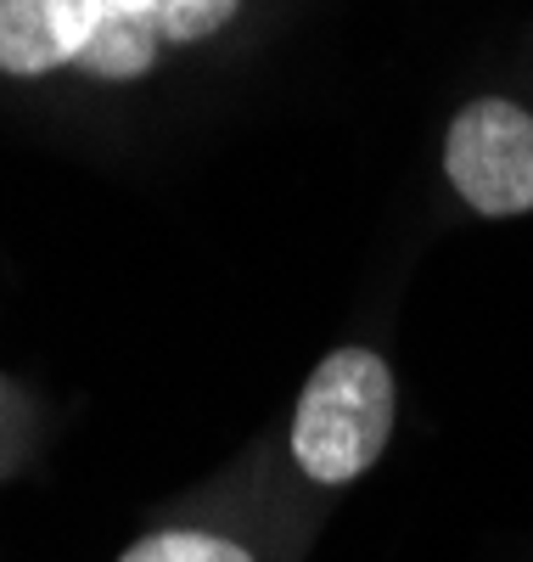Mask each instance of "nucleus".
<instances>
[{
	"label": "nucleus",
	"instance_id": "nucleus-6",
	"mask_svg": "<svg viewBox=\"0 0 533 562\" xmlns=\"http://www.w3.org/2000/svg\"><path fill=\"white\" fill-rule=\"evenodd\" d=\"M236 12H241V0H158V29H163L169 52H185V45L225 34Z\"/></svg>",
	"mask_w": 533,
	"mask_h": 562
},
{
	"label": "nucleus",
	"instance_id": "nucleus-4",
	"mask_svg": "<svg viewBox=\"0 0 533 562\" xmlns=\"http://www.w3.org/2000/svg\"><path fill=\"white\" fill-rule=\"evenodd\" d=\"M163 52L169 45L158 29V0H102V23L73 74H84L90 85H135L158 68Z\"/></svg>",
	"mask_w": 533,
	"mask_h": 562
},
{
	"label": "nucleus",
	"instance_id": "nucleus-1",
	"mask_svg": "<svg viewBox=\"0 0 533 562\" xmlns=\"http://www.w3.org/2000/svg\"><path fill=\"white\" fill-rule=\"evenodd\" d=\"M399 416V383L376 349H331L293 405V461L309 484H354L382 461Z\"/></svg>",
	"mask_w": 533,
	"mask_h": 562
},
{
	"label": "nucleus",
	"instance_id": "nucleus-5",
	"mask_svg": "<svg viewBox=\"0 0 533 562\" xmlns=\"http://www.w3.org/2000/svg\"><path fill=\"white\" fill-rule=\"evenodd\" d=\"M118 562H259L248 546H236L230 535H208V529H158L140 535Z\"/></svg>",
	"mask_w": 533,
	"mask_h": 562
},
{
	"label": "nucleus",
	"instance_id": "nucleus-2",
	"mask_svg": "<svg viewBox=\"0 0 533 562\" xmlns=\"http://www.w3.org/2000/svg\"><path fill=\"white\" fill-rule=\"evenodd\" d=\"M444 175L483 220L533 214V113L511 97H477L444 130Z\"/></svg>",
	"mask_w": 533,
	"mask_h": 562
},
{
	"label": "nucleus",
	"instance_id": "nucleus-3",
	"mask_svg": "<svg viewBox=\"0 0 533 562\" xmlns=\"http://www.w3.org/2000/svg\"><path fill=\"white\" fill-rule=\"evenodd\" d=\"M95 23H102V0H0V74L45 79L79 68Z\"/></svg>",
	"mask_w": 533,
	"mask_h": 562
}]
</instances>
